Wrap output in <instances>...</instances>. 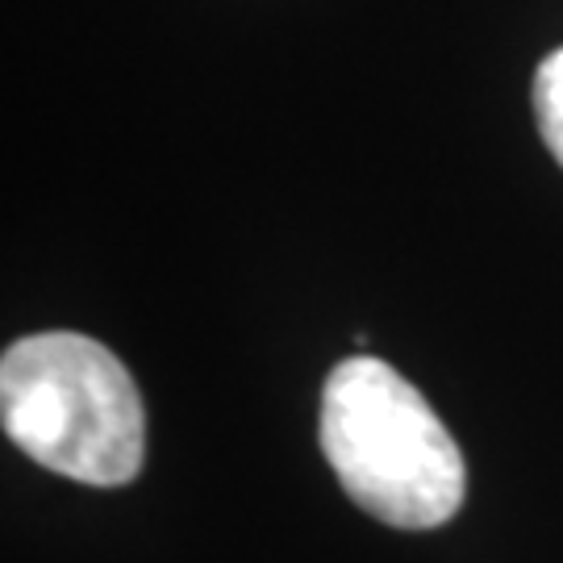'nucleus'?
<instances>
[{
  "instance_id": "7ed1b4c3",
  "label": "nucleus",
  "mask_w": 563,
  "mask_h": 563,
  "mask_svg": "<svg viewBox=\"0 0 563 563\" xmlns=\"http://www.w3.org/2000/svg\"><path fill=\"white\" fill-rule=\"evenodd\" d=\"M534 118L543 130L547 151L563 167V51L547 55L534 76Z\"/></svg>"
},
{
  "instance_id": "f257e3e1",
  "label": "nucleus",
  "mask_w": 563,
  "mask_h": 563,
  "mask_svg": "<svg viewBox=\"0 0 563 563\" xmlns=\"http://www.w3.org/2000/svg\"><path fill=\"white\" fill-rule=\"evenodd\" d=\"M322 451L342 493L397 530H434L460 514L467 467L460 443L397 367L342 360L322 388Z\"/></svg>"
},
{
  "instance_id": "f03ea898",
  "label": "nucleus",
  "mask_w": 563,
  "mask_h": 563,
  "mask_svg": "<svg viewBox=\"0 0 563 563\" xmlns=\"http://www.w3.org/2000/svg\"><path fill=\"white\" fill-rule=\"evenodd\" d=\"M4 434L55 476L118 488L146 460V409L125 363L88 334L18 339L0 360Z\"/></svg>"
}]
</instances>
